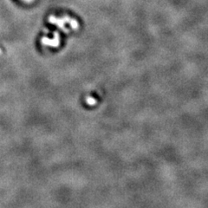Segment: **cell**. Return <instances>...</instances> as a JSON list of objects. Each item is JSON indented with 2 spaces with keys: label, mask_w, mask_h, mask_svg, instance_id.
Returning a JSON list of instances; mask_svg holds the SVG:
<instances>
[]
</instances>
